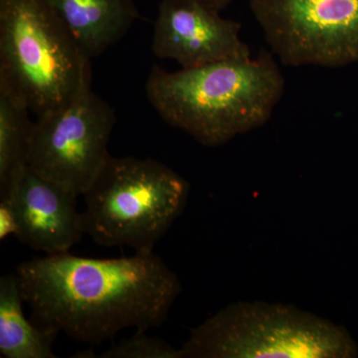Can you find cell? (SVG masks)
I'll list each match as a JSON object with an SVG mask.
<instances>
[{"instance_id":"obj_7","label":"cell","mask_w":358,"mask_h":358,"mask_svg":"<svg viewBox=\"0 0 358 358\" xmlns=\"http://www.w3.org/2000/svg\"><path fill=\"white\" fill-rule=\"evenodd\" d=\"M250 7L282 64L358 63V0H250Z\"/></svg>"},{"instance_id":"obj_8","label":"cell","mask_w":358,"mask_h":358,"mask_svg":"<svg viewBox=\"0 0 358 358\" xmlns=\"http://www.w3.org/2000/svg\"><path fill=\"white\" fill-rule=\"evenodd\" d=\"M242 25L221 17L200 0H162L152 49L160 59L196 68L226 59L250 57L240 37Z\"/></svg>"},{"instance_id":"obj_15","label":"cell","mask_w":358,"mask_h":358,"mask_svg":"<svg viewBox=\"0 0 358 358\" xmlns=\"http://www.w3.org/2000/svg\"><path fill=\"white\" fill-rule=\"evenodd\" d=\"M200 1L203 2V3L206 4L209 7H211L214 10L218 11V13H221V11L224 10L233 0H200Z\"/></svg>"},{"instance_id":"obj_4","label":"cell","mask_w":358,"mask_h":358,"mask_svg":"<svg viewBox=\"0 0 358 358\" xmlns=\"http://www.w3.org/2000/svg\"><path fill=\"white\" fill-rule=\"evenodd\" d=\"M190 185L152 159L110 155L85 193L84 228L105 247H129L152 253L185 210Z\"/></svg>"},{"instance_id":"obj_13","label":"cell","mask_w":358,"mask_h":358,"mask_svg":"<svg viewBox=\"0 0 358 358\" xmlns=\"http://www.w3.org/2000/svg\"><path fill=\"white\" fill-rule=\"evenodd\" d=\"M148 331H136L100 355L101 358H182L181 350Z\"/></svg>"},{"instance_id":"obj_1","label":"cell","mask_w":358,"mask_h":358,"mask_svg":"<svg viewBox=\"0 0 358 358\" xmlns=\"http://www.w3.org/2000/svg\"><path fill=\"white\" fill-rule=\"evenodd\" d=\"M32 322L47 333L101 345L133 327L164 324L181 284L159 256L113 259L67 253L36 257L16 268Z\"/></svg>"},{"instance_id":"obj_12","label":"cell","mask_w":358,"mask_h":358,"mask_svg":"<svg viewBox=\"0 0 358 358\" xmlns=\"http://www.w3.org/2000/svg\"><path fill=\"white\" fill-rule=\"evenodd\" d=\"M27 103L0 88V190L27 166L33 124Z\"/></svg>"},{"instance_id":"obj_5","label":"cell","mask_w":358,"mask_h":358,"mask_svg":"<svg viewBox=\"0 0 358 358\" xmlns=\"http://www.w3.org/2000/svg\"><path fill=\"white\" fill-rule=\"evenodd\" d=\"M182 358L355 357L345 327L294 306L239 301L193 329Z\"/></svg>"},{"instance_id":"obj_14","label":"cell","mask_w":358,"mask_h":358,"mask_svg":"<svg viewBox=\"0 0 358 358\" xmlns=\"http://www.w3.org/2000/svg\"><path fill=\"white\" fill-rule=\"evenodd\" d=\"M17 230L15 216L6 202H0V239H6L10 235H15Z\"/></svg>"},{"instance_id":"obj_2","label":"cell","mask_w":358,"mask_h":358,"mask_svg":"<svg viewBox=\"0 0 358 358\" xmlns=\"http://www.w3.org/2000/svg\"><path fill=\"white\" fill-rule=\"evenodd\" d=\"M285 78L271 51L169 72L159 66L145 83L159 117L205 147H220L271 119Z\"/></svg>"},{"instance_id":"obj_6","label":"cell","mask_w":358,"mask_h":358,"mask_svg":"<svg viewBox=\"0 0 358 358\" xmlns=\"http://www.w3.org/2000/svg\"><path fill=\"white\" fill-rule=\"evenodd\" d=\"M115 110L92 88L33 124L27 166L40 176L84 195L110 157Z\"/></svg>"},{"instance_id":"obj_11","label":"cell","mask_w":358,"mask_h":358,"mask_svg":"<svg viewBox=\"0 0 358 358\" xmlns=\"http://www.w3.org/2000/svg\"><path fill=\"white\" fill-rule=\"evenodd\" d=\"M16 273L0 278V357L55 358L57 334L47 333L26 319Z\"/></svg>"},{"instance_id":"obj_10","label":"cell","mask_w":358,"mask_h":358,"mask_svg":"<svg viewBox=\"0 0 358 358\" xmlns=\"http://www.w3.org/2000/svg\"><path fill=\"white\" fill-rule=\"evenodd\" d=\"M92 60L124 38L138 20L134 0H46Z\"/></svg>"},{"instance_id":"obj_3","label":"cell","mask_w":358,"mask_h":358,"mask_svg":"<svg viewBox=\"0 0 358 358\" xmlns=\"http://www.w3.org/2000/svg\"><path fill=\"white\" fill-rule=\"evenodd\" d=\"M90 62L46 0H0V88L33 114L60 109L91 88Z\"/></svg>"},{"instance_id":"obj_9","label":"cell","mask_w":358,"mask_h":358,"mask_svg":"<svg viewBox=\"0 0 358 358\" xmlns=\"http://www.w3.org/2000/svg\"><path fill=\"white\" fill-rule=\"evenodd\" d=\"M78 197L28 166L1 190V201L9 205L15 216L14 236L46 255L67 253L86 234Z\"/></svg>"}]
</instances>
